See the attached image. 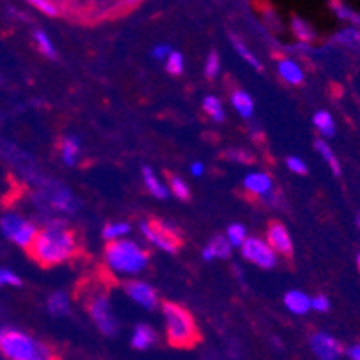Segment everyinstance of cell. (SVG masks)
<instances>
[{
	"label": "cell",
	"instance_id": "cell-1",
	"mask_svg": "<svg viewBox=\"0 0 360 360\" xmlns=\"http://www.w3.org/2000/svg\"><path fill=\"white\" fill-rule=\"evenodd\" d=\"M27 253L41 267L60 265L77 253V238L74 231L65 228V224L54 222L38 231Z\"/></svg>",
	"mask_w": 360,
	"mask_h": 360
},
{
	"label": "cell",
	"instance_id": "cell-2",
	"mask_svg": "<svg viewBox=\"0 0 360 360\" xmlns=\"http://www.w3.org/2000/svg\"><path fill=\"white\" fill-rule=\"evenodd\" d=\"M0 355L4 360H60L54 348L11 326L0 328Z\"/></svg>",
	"mask_w": 360,
	"mask_h": 360
},
{
	"label": "cell",
	"instance_id": "cell-3",
	"mask_svg": "<svg viewBox=\"0 0 360 360\" xmlns=\"http://www.w3.org/2000/svg\"><path fill=\"white\" fill-rule=\"evenodd\" d=\"M163 317H165L167 340L170 346L179 349H191L201 340L195 321L192 314L176 303H163Z\"/></svg>",
	"mask_w": 360,
	"mask_h": 360
},
{
	"label": "cell",
	"instance_id": "cell-4",
	"mask_svg": "<svg viewBox=\"0 0 360 360\" xmlns=\"http://www.w3.org/2000/svg\"><path fill=\"white\" fill-rule=\"evenodd\" d=\"M104 257L108 267L120 274H139L149 264V253L133 240L108 242Z\"/></svg>",
	"mask_w": 360,
	"mask_h": 360
},
{
	"label": "cell",
	"instance_id": "cell-5",
	"mask_svg": "<svg viewBox=\"0 0 360 360\" xmlns=\"http://www.w3.org/2000/svg\"><path fill=\"white\" fill-rule=\"evenodd\" d=\"M38 231H40V228L34 222L18 214H13V212H8V214L0 217V233H2V237L11 240L13 244L22 248V250L31 248Z\"/></svg>",
	"mask_w": 360,
	"mask_h": 360
},
{
	"label": "cell",
	"instance_id": "cell-6",
	"mask_svg": "<svg viewBox=\"0 0 360 360\" xmlns=\"http://www.w3.org/2000/svg\"><path fill=\"white\" fill-rule=\"evenodd\" d=\"M86 307L91 319L96 321V325L99 326V330L104 335H115L119 332V321H117L115 314H113L111 301L106 292L96 290L94 294H90Z\"/></svg>",
	"mask_w": 360,
	"mask_h": 360
},
{
	"label": "cell",
	"instance_id": "cell-7",
	"mask_svg": "<svg viewBox=\"0 0 360 360\" xmlns=\"http://www.w3.org/2000/svg\"><path fill=\"white\" fill-rule=\"evenodd\" d=\"M140 231L150 244H155L158 250L167 251V253H178L179 245H181L179 235L174 230L167 228L163 222L146 221L140 224Z\"/></svg>",
	"mask_w": 360,
	"mask_h": 360
},
{
	"label": "cell",
	"instance_id": "cell-8",
	"mask_svg": "<svg viewBox=\"0 0 360 360\" xmlns=\"http://www.w3.org/2000/svg\"><path fill=\"white\" fill-rule=\"evenodd\" d=\"M240 250H242V257H244L245 260L258 265V267H262V269H273L278 262L276 253L271 250L269 244L258 237L248 238Z\"/></svg>",
	"mask_w": 360,
	"mask_h": 360
},
{
	"label": "cell",
	"instance_id": "cell-9",
	"mask_svg": "<svg viewBox=\"0 0 360 360\" xmlns=\"http://www.w3.org/2000/svg\"><path fill=\"white\" fill-rule=\"evenodd\" d=\"M310 348L319 360H337L345 353L339 340L325 332L314 333L312 339H310Z\"/></svg>",
	"mask_w": 360,
	"mask_h": 360
},
{
	"label": "cell",
	"instance_id": "cell-10",
	"mask_svg": "<svg viewBox=\"0 0 360 360\" xmlns=\"http://www.w3.org/2000/svg\"><path fill=\"white\" fill-rule=\"evenodd\" d=\"M127 296L131 300L142 305L147 310H155L158 307V294L150 285H147L146 281H127L124 285Z\"/></svg>",
	"mask_w": 360,
	"mask_h": 360
},
{
	"label": "cell",
	"instance_id": "cell-11",
	"mask_svg": "<svg viewBox=\"0 0 360 360\" xmlns=\"http://www.w3.org/2000/svg\"><path fill=\"white\" fill-rule=\"evenodd\" d=\"M267 244L276 255L280 253L285 255V257L292 255V240H290L287 228L281 222L273 221L269 224V228H267Z\"/></svg>",
	"mask_w": 360,
	"mask_h": 360
},
{
	"label": "cell",
	"instance_id": "cell-12",
	"mask_svg": "<svg viewBox=\"0 0 360 360\" xmlns=\"http://www.w3.org/2000/svg\"><path fill=\"white\" fill-rule=\"evenodd\" d=\"M244 186L253 195H269L273 191V179L265 172H251L245 176Z\"/></svg>",
	"mask_w": 360,
	"mask_h": 360
},
{
	"label": "cell",
	"instance_id": "cell-13",
	"mask_svg": "<svg viewBox=\"0 0 360 360\" xmlns=\"http://www.w3.org/2000/svg\"><path fill=\"white\" fill-rule=\"evenodd\" d=\"M283 305L287 307L289 312L303 316V314L310 312V309H312V297L309 294L301 292V290H290L283 297Z\"/></svg>",
	"mask_w": 360,
	"mask_h": 360
},
{
	"label": "cell",
	"instance_id": "cell-14",
	"mask_svg": "<svg viewBox=\"0 0 360 360\" xmlns=\"http://www.w3.org/2000/svg\"><path fill=\"white\" fill-rule=\"evenodd\" d=\"M230 255H231L230 242H228V238L226 237H221V235L212 238L210 244L206 245L205 250H202V258H205L206 262L214 260V258H228Z\"/></svg>",
	"mask_w": 360,
	"mask_h": 360
},
{
	"label": "cell",
	"instance_id": "cell-15",
	"mask_svg": "<svg viewBox=\"0 0 360 360\" xmlns=\"http://www.w3.org/2000/svg\"><path fill=\"white\" fill-rule=\"evenodd\" d=\"M278 74L289 84H301L305 79V74H303L301 67L292 60H281L278 63Z\"/></svg>",
	"mask_w": 360,
	"mask_h": 360
},
{
	"label": "cell",
	"instance_id": "cell-16",
	"mask_svg": "<svg viewBox=\"0 0 360 360\" xmlns=\"http://www.w3.org/2000/svg\"><path fill=\"white\" fill-rule=\"evenodd\" d=\"M156 333L149 325H136L133 337H131V346L135 349H147L155 345Z\"/></svg>",
	"mask_w": 360,
	"mask_h": 360
},
{
	"label": "cell",
	"instance_id": "cell-17",
	"mask_svg": "<svg viewBox=\"0 0 360 360\" xmlns=\"http://www.w3.org/2000/svg\"><path fill=\"white\" fill-rule=\"evenodd\" d=\"M142 176H143V183H146V186H147V191L155 195V198H158V199L169 198V194H170L169 188H167V186L160 181L158 176L153 172V169H149V167H143Z\"/></svg>",
	"mask_w": 360,
	"mask_h": 360
},
{
	"label": "cell",
	"instance_id": "cell-18",
	"mask_svg": "<svg viewBox=\"0 0 360 360\" xmlns=\"http://www.w3.org/2000/svg\"><path fill=\"white\" fill-rule=\"evenodd\" d=\"M231 104H233L235 110L238 111V115L244 117V119H250L253 117L255 111V103L250 97V94H245L244 90H235L233 96H231Z\"/></svg>",
	"mask_w": 360,
	"mask_h": 360
},
{
	"label": "cell",
	"instance_id": "cell-19",
	"mask_svg": "<svg viewBox=\"0 0 360 360\" xmlns=\"http://www.w3.org/2000/svg\"><path fill=\"white\" fill-rule=\"evenodd\" d=\"M312 122L314 126H316V129L319 131L325 139H332V136L335 135V120H333V117L330 115L328 111H317L316 115H314Z\"/></svg>",
	"mask_w": 360,
	"mask_h": 360
},
{
	"label": "cell",
	"instance_id": "cell-20",
	"mask_svg": "<svg viewBox=\"0 0 360 360\" xmlns=\"http://www.w3.org/2000/svg\"><path fill=\"white\" fill-rule=\"evenodd\" d=\"M47 310L51 316L63 317L68 314V297L65 292H52L47 300Z\"/></svg>",
	"mask_w": 360,
	"mask_h": 360
},
{
	"label": "cell",
	"instance_id": "cell-21",
	"mask_svg": "<svg viewBox=\"0 0 360 360\" xmlns=\"http://www.w3.org/2000/svg\"><path fill=\"white\" fill-rule=\"evenodd\" d=\"M332 8H333V13L337 15V18L349 22V24H353V27L360 31V13H356L355 9L346 6L345 2H332Z\"/></svg>",
	"mask_w": 360,
	"mask_h": 360
},
{
	"label": "cell",
	"instance_id": "cell-22",
	"mask_svg": "<svg viewBox=\"0 0 360 360\" xmlns=\"http://www.w3.org/2000/svg\"><path fill=\"white\" fill-rule=\"evenodd\" d=\"M77 155H79V142L74 136H65L61 140V156L67 165H75L77 162Z\"/></svg>",
	"mask_w": 360,
	"mask_h": 360
},
{
	"label": "cell",
	"instance_id": "cell-23",
	"mask_svg": "<svg viewBox=\"0 0 360 360\" xmlns=\"http://www.w3.org/2000/svg\"><path fill=\"white\" fill-rule=\"evenodd\" d=\"M51 202L56 210H61V212H74L75 208H77V202H75V199L72 198L70 192L63 191V188H60V191L52 194Z\"/></svg>",
	"mask_w": 360,
	"mask_h": 360
},
{
	"label": "cell",
	"instance_id": "cell-24",
	"mask_svg": "<svg viewBox=\"0 0 360 360\" xmlns=\"http://www.w3.org/2000/svg\"><path fill=\"white\" fill-rule=\"evenodd\" d=\"M314 146H316L317 153H319V155L323 156V160H325V162L328 163L333 174L340 176V163H339V160H337V156L333 155L332 147H330L328 143L325 142V140H316V143H314Z\"/></svg>",
	"mask_w": 360,
	"mask_h": 360
},
{
	"label": "cell",
	"instance_id": "cell-25",
	"mask_svg": "<svg viewBox=\"0 0 360 360\" xmlns=\"http://www.w3.org/2000/svg\"><path fill=\"white\" fill-rule=\"evenodd\" d=\"M202 110L206 111V115L210 117L215 122H222L224 120V110H222V104L217 97L208 96L202 101Z\"/></svg>",
	"mask_w": 360,
	"mask_h": 360
},
{
	"label": "cell",
	"instance_id": "cell-26",
	"mask_svg": "<svg viewBox=\"0 0 360 360\" xmlns=\"http://www.w3.org/2000/svg\"><path fill=\"white\" fill-rule=\"evenodd\" d=\"M292 31L297 40L303 41V44H310V41L316 40L314 29L305 20H301V18H292Z\"/></svg>",
	"mask_w": 360,
	"mask_h": 360
},
{
	"label": "cell",
	"instance_id": "cell-27",
	"mask_svg": "<svg viewBox=\"0 0 360 360\" xmlns=\"http://www.w3.org/2000/svg\"><path fill=\"white\" fill-rule=\"evenodd\" d=\"M129 224L127 222H110V224L104 226L103 237L106 238L108 242H115L117 238L124 237V235L129 233Z\"/></svg>",
	"mask_w": 360,
	"mask_h": 360
},
{
	"label": "cell",
	"instance_id": "cell-28",
	"mask_svg": "<svg viewBox=\"0 0 360 360\" xmlns=\"http://www.w3.org/2000/svg\"><path fill=\"white\" fill-rule=\"evenodd\" d=\"M231 45H233V49L238 52V54H240V58L245 61V63H250L251 67H255V68H257V70H262V63L257 60V56H255L253 52L250 51V49L245 47V45L242 44V41L238 40V38L231 36Z\"/></svg>",
	"mask_w": 360,
	"mask_h": 360
},
{
	"label": "cell",
	"instance_id": "cell-29",
	"mask_svg": "<svg viewBox=\"0 0 360 360\" xmlns=\"http://www.w3.org/2000/svg\"><path fill=\"white\" fill-rule=\"evenodd\" d=\"M167 178H169L170 183V191H172V194H174L176 198H179L181 201H188V199H191V188H188V185H186L179 176L169 174Z\"/></svg>",
	"mask_w": 360,
	"mask_h": 360
},
{
	"label": "cell",
	"instance_id": "cell-30",
	"mask_svg": "<svg viewBox=\"0 0 360 360\" xmlns=\"http://www.w3.org/2000/svg\"><path fill=\"white\" fill-rule=\"evenodd\" d=\"M226 238L230 242L231 248H242L244 242L248 240V235H245V228L242 224H231L226 231Z\"/></svg>",
	"mask_w": 360,
	"mask_h": 360
},
{
	"label": "cell",
	"instance_id": "cell-31",
	"mask_svg": "<svg viewBox=\"0 0 360 360\" xmlns=\"http://www.w3.org/2000/svg\"><path fill=\"white\" fill-rule=\"evenodd\" d=\"M31 6L47 16H60L63 13V4L51 2V0H32Z\"/></svg>",
	"mask_w": 360,
	"mask_h": 360
},
{
	"label": "cell",
	"instance_id": "cell-32",
	"mask_svg": "<svg viewBox=\"0 0 360 360\" xmlns=\"http://www.w3.org/2000/svg\"><path fill=\"white\" fill-rule=\"evenodd\" d=\"M167 72L172 75H181L183 70H185V60H183L181 52H170V56L167 58V65H165Z\"/></svg>",
	"mask_w": 360,
	"mask_h": 360
},
{
	"label": "cell",
	"instance_id": "cell-33",
	"mask_svg": "<svg viewBox=\"0 0 360 360\" xmlns=\"http://www.w3.org/2000/svg\"><path fill=\"white\" fill-rule=\"evenodd\" d=\"M333 41L337 44H342V45H353V44H359L360 41V31L355 27H346L342 31L337 32L333 36Z\"/></svg>",
	"mask_w": 360,
	"mask_h": 360
},
{
	"label": "cell",
	"instance_id": "cell-34",
	"mask_svg": "<svg viewBox=\"0 0 360 360\" xmlns=\"http://www.w3.org/2000/svg\"><path fill=\"white\" fill-rule=\"evenodd\" d=\"M34 41L36 45H38V49H40L41 54H45L47 58H54L56 49L54 45H52L51 38H49L44 31H34Z\"/></svg>",
	"mask_w": 360,
	"mask_h": 360
},
{
	"label": "cell",
	"instance_id": "cell-35",
	"mask_svg": "<svg viewBox=\"0 0 360 360\" xmlns=\"http://www.w3.org/2000/svg\"><path fill=\"white\" fill-rule=\"evenodd\" d=\"M219 70H221V60H219L217 52H210L208 58H206L205 75L208 77V79H214V77H217Z\"/></svg>",
	"mask_w": 360,
	"mask_h": 360
},
{
	"label": "cell",
	"instance_id": "cell-36",
	"mask_svg": "<svg viewBox=\"0 0 360 360\" xmlns=\"http://www.w3.org/2000/svg\"><path fill=\"white\" fill-rule=\"evenodd\" d=\"M22 280L16 273H13L11 269H6V267H0V289L2 287H20Z\"/></svg>",
	"mask_w": 360,
	"mask_h": 360
},
{
	"label": "cell",
	"instance_id": "cell-37",
	"mask_svg": "<svg viewBox=\"0 0 360 360\" xmlns=\"http://www.w3.org/2000/svg\"><path fill=\"white\" fill-rule=\"evenodd\" d=\"M224 156L228 160H233V162H240V163H251V162H253V156H251L248 150H242V149L226 150Z\"/></svg>",
	"mask_w": 360,
	"mask_h": 360
},
{
	"label": "cell",
	"instance_id": "cell-38",
	"mask_svg": "<svg viewBox=\"0 0 360 360\" xmlns=\"http://www.w3.org/2000/svg\"><path fill=\"white\" fill-rule=\"evenodd\" d=\"M287 167H289L290 172H296V174H301V176H305L307 172H309L307 163L301 158H297V156H290V158H287Z\"/></svg>",
	"mask_w": 360,
	"mask_h": 360
},
{
	"label": "cell",
	"instance_id": "cell-39",
	"mask_svg": "<svg viewBox=\"0 0 360 360\" xmlns=\"http://www.w3.org/2000/svg\"><path fill=\"white\" fill-rule=\"evenodd\" d=\"M312 310H316V312H328L330 310L328 297L323 296V294H319V296H314L312 297Z\"/></svg>",
	"mask_w": 360,
	"mask_h": 360
},
{
	"label": "cell",
	"instance_id": "cell-40",
	"mask_svg": "<svg viewBox=\"0 0 360 360\" xmlns=\"http://www.w3.org/2000/svg\"><path fill=\"white\" fill-rule=\"evenodd\" d=\"M170 47L169 45H156L155 49H153V58L155 60H167L170 56Z\"/></svg>",
	"mask_w": 360,
	"mask_h": 360
},
{
	"label": "cell",
	"instance_id": "cell-41",
	"mask_svg": "<svg viewBox=\"0 0 360 360\" xmlns=\"http://www.w3.org/2000/svg\"><path fill=\"white\" fill-rule=\"evenodd\" d=\"M346 355H348L352 360H360V342L359 345L352 346V348H348Z\"/></svg>",
	"mask_w": 360,
	"mask_h": 360
},
{
	"label": "cell",
	"instance_id": "cell-42",
	"mask_svg": "<svg viewBox=\"0 0 360 360\" xmlns=\"http://www.w3.org/2000/svg\"><path fill=\"white\" fill-rule=\"evenodd\" d=\"M191 170H192V174L194 176H202V172H205V165H202L201 162H195V163H192V167H191Z\"/></svg>",
	"mask_w": 360,
	"mask_h": 360
},
{
	"label": "cell",
	"instance_id": "cell-43",
	"mask_svg": "<svg viewBox=\"0 0 360 360\" xmlns=\"http://www.w3.org/2000/svg\"><path fill=\"white\" fill-rule=\"evenodd\" d=\"M356 267H359V271H360V253L356 255Z\"/></svg>",
	"mask_w": 360,
	"mask_h": 360
},
{
	"label": "cell",
	"instance_id": "cell-44",
	"mask_svg": "<svg viewBox=\"0 0 360 360\" xmlns=\"http://www.w3.org/2000/svg\"><path fill=\"white\" fill-rule=\"evenodd\" d=\"M356 222H359V228H360V217H359V221H356Z\"/></svg>",
	"mask_w": 360,
	"mask_h": 360
},
{
	"label": "cell",
	"instance_id": "cell-45",
	"mask_svg": "<svg viewBox=\"0 0 360 360\" xmlns=\"http://www.w3.org/2000/svg\"><path fill=\"white\" fill-rule=\"evenodd\" d=\"M0 360H4V359H2V355H0Z\"/></svg>",
	"mask_w": 360,
	"mask_h": 360
}]
</instances>
